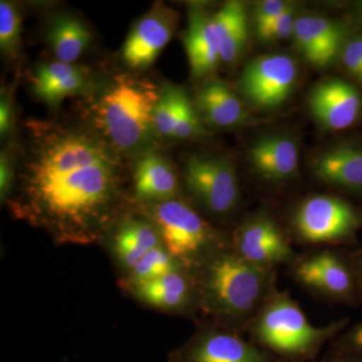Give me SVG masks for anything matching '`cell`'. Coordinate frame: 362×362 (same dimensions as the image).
Instances as JSON below:
<instances>
[{
  "label": "cell",
  "instance_id": "cell-28",
  "mask_svg": "<svg viewBox=\"0 0 362 362\" xmlns=\"http://www.w3.org/2000/svg\"><path fill=\"white\" fill-rule=\"evenodd\" d=\"M202 133H204V127H202V117L195 103L187 95L181 107L180 114L173 130V138L190 139L202 135Z\"/></svg>",
  "mask_w": 362,
  "mask_h": 362
},
{
  "label": "cell",
  "instance_id": "cell-8",
  "mask_svg": "<svg viewBox=\"0 0 362 362\" xmlns=\"http://www.w3.org/2000/svg\"><path fill=\"white\" fill-rule=\"evenodd\" d=\"M287 274L302 290L326 303L361 304L349 252L339 247H314L299 252L287 266Z\"/></svg>",
  "mask_w": 362,
  "mask_h": 362
},
{
  "label": "cell",
  "instance_id": "cell-27",
  "mask_svg": "<svg viewBox=\"0 0 362 362\" xmlns=\"http://www.w3.org/2000/svg\"><path fill=\"white\" fill-rule=\"evenodd\" d=\"M23 18L13 2H0V49L2 54L14 57L20 49Z\"/></svg>",
  "mask_w": 362,
  "mask_h": 362
},
{
  "label": "cell",
  "instance_id": "cell-26",
  "mask_svg": "<svg viewBox=\"0 0 362 362\" xmlns=\"http://www.w3.org/2000/svg\"><path fill=\"white\" fill-rule=\"evenodd\" d=\"M187 93L175 85L161 88L160 96L154 109L153 121L157 135L173 138V130Z\"/></svg>",
  "mask_w": 362,
  "mask_h": 362
},
{
  "label": "cell",
  "instance_id": "cell-5",
  "mask_svg": "<svg viewBox=\"0 0 362 362\" xmlns=\"http://www.w3.org/2000/svg\"><path fill=\"white\" fill-rule=\"evenodd\" d=\"M137 206L156 225L162 245L188 271L228 246V233L216 228L187 199Z\"/></svg>",
  "mask_w": 362,
  "mask_h": 362
},
{
  "label": "cell",
  "instance_id": "cell-33",
  "mask_svg": "<svg viewBox=\"0 0 362 362\" xmlns=\"http://www.w3.org/2000/svg\"><path fill=\"white\" fill-rule=\"evenodd\" d=\"M14 120V111L13 101L8 95L1 94L0 100V135L6 138L13 129Z\"/></svg>",
  "mask_w": 362,
  "mask_h": 362
},
{
  "label": "cell",
  "instance_id": "cell-12",
  "mask_svg": "<svg viewBox=\"0 0 362 362\" xmlns=\"http://www.w3.org/2000/svg\"><path fill=\"white\" fill-rule=\"evenodd\" d=\"M100 244L108 252L120 278L162 242L156 225L137 209L119 214Z\"/></svg>",
  "mask_w": 362,
  "mask_h": 362
},
{
  "label": "cell",
  "instance_id": "cell-3",
  "mask_svg": "<svg viewBox=\"0 0 362 362\" xmlns=\"http://www.w3.org/2000/svg\"><path fill=\"white\" fill-rule=\"evenodd\" d=\"M160 90L146 78L114 76L90 106L93 131L118 153L148 152L157 135L153 114Z\"/></svg>",
  "mask_w": 362,
  "mask_h": 362
},
{
  "label": "cell",
  "instance_id": "cell-6",
  "mask_svg": "<svg viewBox=\"0 0 362 362\" xmlns=\"http://www.w3.org/2000/svg\"><path fill=\"white\" fill-rule=\"evenodd\" d=\"M285 230L293 244L309 249L356 246L362 207L340 195H308L293 206Z\"/></svg>",
  "mask_w": 362,
  "mask_h": 362
},
{
  "label": "cell",
  "instance_id": "cell-20",
  "mask_svg": "<svg viewBox=\"0 0 362 362\" xmlns=\"http://www.w3.org/2000/svg\"><path fill=\"white\" fill-rule=\"evenodd\" d=\"M89 80L83 66L59 61L40 64L28 77L33 94L52 108L59 107L66 98L84 92Z\"/></svg>",
  "mask_w": 362,
  "mask_h": 362
},
{
  "label": "cell",
  "instance_id": "cell-22",
  "mask_svg": "<svg viewBox=\"0 0 362 362\" xmlns=\"http://www.w3.org/2000/svg\"><path fill=\"white\" fill-rule=\"evenodd\" d=\"M199 115L216 128H232L252 121L239 97L220 80H209L197 93Z\"/></svg>",
  "mask_w": 362,
  "mask_h": 362
},
{
  "label": "cell",
  "instance_id": "cell-36",
  "mask_svg": "<svg viewBox=\"0 0 362 362\" xmlns=\"http://www.w3.org/2000/svg\"><path fill=\"white\" fill-rule=\"evenodd\" d=\"M356 16L357 20H358L359 23L362 25V1L356 4Z\"/></svg>",
  "mask_w": 362,
  "mask_h": 362
},
{
  "label": "cell",
  "instance_id": "cell-25",
  "mask_svg": "<svg viewBox=\"0 0 362 362\" xmlns=\"http://www.w3.org/2000/svg\"><path fill=\"white\" fill-rule=\"evenodd\" d=\"M181 269L185 268L160 245L147 252L127 274L119 278L118 285L123 290Z\"/></svg>",
  "mask_w": 362,
  "mask_h": 362
},
{
  "label": "cell",
  "instance_id": "cell-10",
  "mask_svg": "<svg viewBox=\"0 0 362 362\" xmlns=\"http://www.w3.org/2000/svg\"><path fill=\"white\" fill-rule=\"evenodd\" d=\"M242 333L197 323L187 341L169 354V362H286L257 346Z\"/></svg>",
  "mask_w": 362,
  "mask_h": 362
},
{
  "label": "cell",
  "instance_id": "cell-34",
  "mask_svg": "<svg viewBox=\"0 0 362 362\" xmlns=\"http://www.w3.org/2000/svg\"><path fill=\"white\" fill-rule=\"evenodd\" d=\"M349 256L354 267V276H356L359 303L362 304V246L357 247L354 251L349 252Z\"/></svg>",
  "mask_w": 362,
  "mask_h": 362
},
{
  "label": "cell",
  "instance_id": "cell-9",
  "mask_svg": "<svg viewBox=\"0 0 362 362\" xmlns=\"http://www.w3.org/2000/svg\"><path fill=\"white\" fill-rule=\"evenodd\" d=\"M228 245L249 263L276 270L289 266L299 254L284 226L266 209L243 218L228 233Z\"/></svg>",
  "mask_w": 362,
  "mask_h": 362
},
{
  "label": "cell",
  "instance_id": "cell-14",
  "mask_svg": "<svg viewBox=\"0 0 362 362\" xmlns=\"http://www.w3.org/2000/svg\"><path fill=\"white\" fill-rule=\"evenodd\" d=\"M176 25L175 11L163 4H156L136 23L124 42V63L136 70L148 68L173 39Z\"/></svg>",
  "mask_w": 362,
  "mask_h": 362
},
{
  "label": "cell",
  "instance_id": "cell-24",
  "mask_svg": "<svg viewBox=\"0 0 362 362\" xmlns=\"http://www.w3.org/2000/svg\"><path fill=\"white\" fill-rule=\"evenodd\" d=\"M47 39L57 61L75 64L89 47L92 33L76 16L59 14L49 23Z\"/></svg>",
  "mask_w": 362,
  "mask_h": 362
},
{
  "label": "cell",
  "instance_id": "cell-16",
  "mask_svg": "<svg viewBox=\"0 0 362 362\" xmlns=\"http://www.w3.org/2000/svg\"><path fill=\"white\" fill-rule=\"evenodd\" d=\"M249 162L255 177L262 185L271 188L286 187L298 175L299 146L291 136H264L250 148Z\"/></svg>",
  "mask_w": 362,
  "mask_h": 362
},
{
  "label": "cell",
  "instance_id": "cell-21",
  "mask_svg": "<svg viewBox=\"0 0 362 362\" xmlns=\"http://www.w3.org/2000/svg\"><path fill=\"white\" fill-rule=\"evenodd\" d=\"M183 40L192 75L199 78L213 73L221 62L213 16L199 6H192Z\"/></svg>",
  "mask_w": 362,
  "mask_h": 362
},
{
  "label": "cell",
  "instance_id": "cell-11",
  "mask_svg": "<svg viewBox=\"0 0 362 362\" xmlns=\"http://www.w3.org/2000/svg\"><path fill=\"white\" fill-rule=\"evenodd\" d=\"M297 78V64L291 57L264 54L245 66L238 87L240 95L255 108L273 110L289 99Z\"/></svg>",
  "mask_w": 362,
  "mask_h": 362
},
{
  "label": "cell",
  "instance_id": "cell-31",
  "mask_svg": "<svg viewBox=\"0 0 362 362\" xmlns=\"http://www.w3.org/2000/svg\"><path fill=\"white\" fill-rule=\"evenodd\" d=\"M16 177V165L13 156L7 150L0 154V199L1 204H6L13 192Z\"/></svg>",
  "mask_w": 362,
  "mask_h": 362
},
{
  "label": "cell",
  "instance_id": "cell-1",
  "mask_svg": "<svg viewBox=\"0 0 362 362\" xmlns=\"http://www.w3.org/2000/svg\"><path fill=\"white\" fill-rule=\"evenodd\" d=\"M6 206L57 245L100 243L123 211V164L93 130L30 120Z\"/></svg>",
  "mask_w": 362,
  "mask_h": 362
},
{
  "label": "cell",
  "instance_id": "cell-13",
  "mask_svg": "<svg viewBox=\"0 0 362 362\" xmlns=\"http://www.w3.org/2000/svg\"><path fill=\"white\" fill-rule=\"evenodd\" d=\"M123 291L153 310L197 320V289L194 278L187 269L130 286Z\"/></svg>",
  "mask_w": 362,
  "mask_h": 362
},
{
  "label": "cell",
  "instance_id": "cell-29",
  "mask_svg": "<svg viewBox=\"0 0 362 362\" xmlns=\"http://www.w3.org/2000/svg\"><path fill=\"white\" fill-rule=\"evenodd\" d=\"M296 21L297 18H295L294 9L292 7L276 20L257 28V35L263 42H278V40L289 39L294 35Z\"/></svg>",
  "mask_w": 362,
  "mask_h": 362
},
{
  "label": "cell",
  "instance_id": "cell-18",
  "mask_svg": "<svg viewBox=\"0 0 362 362\" xmlns=\"http://www.w3.org/2000/svg\"><path fill=\"white\" fill-rule=\"evenodd\" d=\"M351 33L347 26L323 16L297 18L295 44L310 65L324 68L339 59L345 42Z\"/></svg>",
  "mask_w": 362,
  "mask_h": 362
},
{
  "label": "cell",
  "instance_id": "cell-23",
  "mask_svg": "<svg viewBox=\"0 0 362 362\" xmlns=\"http://www.w3.org/2000/svg\"><path fill=\"white\" fill-rule=\"evenodd\" d=\"M213 21L221 62L233 64L244 52L249 37L246 6L237 0L226 2L214 14Z\"/></svg>",
  "mask_w": 362,
  "mask_h": 362
},
{
  "label": "cell",
  "instance_id": "cell-32",
  "mask_svg": "<svg viewBox=\"0 0 362 362\" xmlns=\"http://www.w3.org/2000/svg\"><path fill=\"white\" fill-rule=\"evenodd\" d=\"M332 349L362 356V321L349 326L332 341Z\"/></svg>",
  "mask_w": 362,
  "mask_h": 362
},
{
  "label": "cell",
  "instance_id": "cell-30",
  "mask_svg": "<svg viewBox=\"0 0 362 362\" xmlns=\"http://www.w3.org/2000/svg\"><path fill=\"white\" fill-rule=\"evenodd\" d=\"M291 8L292 4L284 0H265L259 2L252 11V20L256 28L271 23Z\"/></svg>",
  "mask_w": 362,
  "mask_h": 362
},
{
  "label": "cell",
  "instance_id": "cell-17",
  "mask_svg": "<svg viewBox=\"0 0 362 362\" xmlns=\"http://www.w3.org/2000/svg\"><path fill=\"white\" fill-rule=\"evenodd\" d=\"M319 182L362 202V140L337 143L312 162Z\"/></svg>",
  "mask_w": 362,
  "mask_h": 362
},
{
  "label": "cell",
  "instance_id": "cell-7",
  "mask_svg": "<svg viewBox=\"0 0 362 362\" xmlns=\"http://www.w3.org/2000/svg\"><path fill=\"white\" fill-rule=\"evenodd\" d=\"M183 188L204 216L228 220L242 204V188L235 164L228 158L207 154L188 157L182 169Z\"/></svg>",
  "mask_w": 362,
  "mask_h": 362
},
{
  "label": "cell",
  "instance_id": "cell-4",
  "mask_svg": "<svg viewBox=\"0 0 362 362\" xmlns=\"http://www.w3.org/2000/svg\"><path fill=\"white\" fill-rule=\"evenodd\" d=\"M349 317L324 326L309 322L306 314L288 291L277 290L245 334L257 346L286 362L313 361L321 349L349 327Z\"/></svg>",
  "mask_w": 362,
  "mask_h": 362
},
{
  "label": "cell",
  "instance_id": "cell-15",
  "mask_svg": "<svg viewBox=\"0 0 362 362\" xmlns=\"http://www.w3.org/2000/svg\"><path fill=\"white\" fill-rule=\"evenodd\" d=\"M312 116L333 131L354 127L362 119V93L342 78H329L312 90L308 100Z\"/></svg>",
  "mask_w": 362,
  "mask_h": 362
},
{
  "label": "cell",
  "instance_id": "cell-35",
  "mask_svg": "<svg viewBox=\"0 0 362 362\" xmlns=\"http://www.w3.org/2000/svg\"><path fill=\"white\" fill-rule=\"evenodd\" d=\"M321 362H362V356L333 349L331 354Z\"/></svg>",
  "mask_w": 362,
  "mask_h": 362
},
{
  "label": "cell",
  "instance_id": "cell-19",
  "mask_svg": "<svg viewBox=\"0 0 362 362\" xmlns=\"http://www.w3.org/2000/svg\"><path fill=\"white\" fill-rule=\"evenodd\" d=\"M133 197L137 206L181 197L180 177L168 159L148 151L141 154L133 168Z\"/></svg>",
  "mask_w": 362,
  "mask_h": 362
},
{
  "label": "cell",
  "instance_id": "cell-2",
  "mask_svg": "<svg viewBox=\"0 0 362 362\" xmlns=\"http://www.w3.org/2000/svg\"><path fill=\"white\" fill-rule=\"evenodd\" d=\"M197 298L195 323H209L245 334L277 291V270L240 258L230 245L190 270Z\"/></svg>",
  "mask_w": 362,
  "mask_h": 362
}]
</instances>
